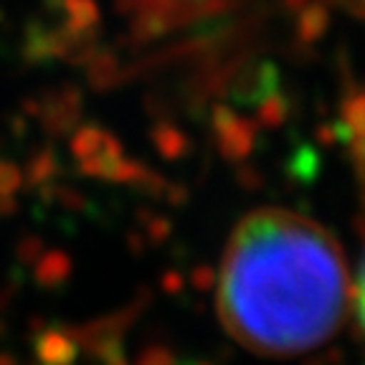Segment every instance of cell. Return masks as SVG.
Instances as JSON below:
<instances>
[{"mask_svg": "<svg viewBox=\"0 0 365 365\" xmlns=\"http://www.w3.org/2000/svg\"><path fill=\"white\" fill-rule=\"evenodd\" d=\"M350 292L340 241L322 223L272 205L246 213L228 236L216 309L241 348L294 358L335 337Z\"/></svg>", "mask_w": 365, "mask_h": 365, "instance_id": "1", "label": "cell"}, {"mask_svg": "<svg viewBox=\"0 0 365 365\" xmlns=\"http://www.w3.org/2000/svg\"><path fill=\"white\" fill-rule=\"evenodd\" d=\"M353 150H355V160H358L360 170H363V180H365V120L358 125V132L353 137Z\"/></svg>", "mask_w": 365, "mask_h": 365, "instance_id": "3", "label": "cell"}, {"mask_svg": "<svg viewBox=\"0 0 365 365\" xmlns=\"http://www.w3.org/2000/svg\"><path fill=\"white\" fill-rule=\"evenodd\" d=\"M353 304H355V314H358V325L360 330L365 332V257L360 262V269H358V277H355V284H353Z\"/></svg>", "mask_w": 365, "mask_h": 365, "instance_id": "2", "label": "cell"}]
</instances>
